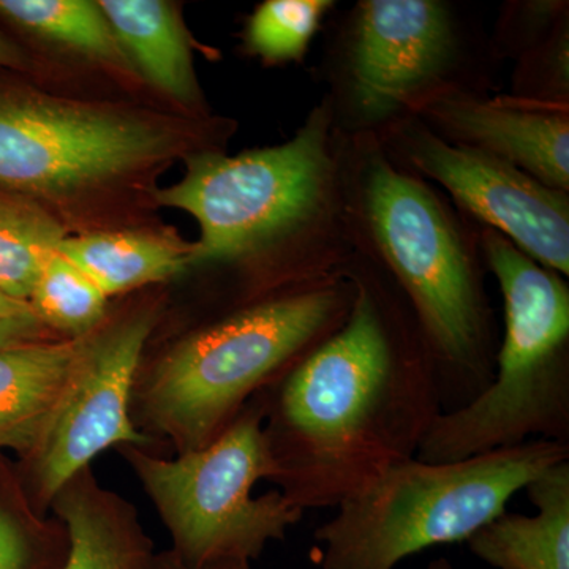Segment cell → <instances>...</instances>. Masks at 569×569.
Returning <instances> with one entry per match:
<instances>
[{
	"label": "cell",
	"instance_id": "26",
	"mask_svg": "<svg viewBox=\"0 0 569 569\" xmlns=\"http://www.w3.org/2000/svg\"><path fill=\"white\" fill-rule=\"evenodd\" d=\"M32 309L29 302L18 301L10 298L9 295L0 291V320H9V318L26 316L31 313Z\"/></svg>",
	"mask_w": 569,
	"mask_h": 569
},
{
	"label": "cell",
	"instance_id": "15",
	"mask_svg": "<svg viewBox=\"0 0 569 569\" xmlns=\"http://www.w3.org/2000/svg\"><path fill=\"white\" fill-rule=\"evenodd\" d=\"M80 343L81 339H44L0 350V448L32 451Z\"/></svg>",
	"mask_w": 569,
	"mask_h": 569
},
{
	"label": "cell",
	"instance_id": "10",
	"mask_svg": "<svg viewBox=\"0 0 569 569\" xmlns=\"http://www.w3.org/2000/svg\"><path fill=\"white\" fill-rule=\"evenodd\" d=\"M449 9L436 0H365L348 37V102L365 127L399 121L429 93L445 88L458 52Z\"/></svg>",
	"mask_w": 569,
	"mask_h": 569
},
{
	"label": "cell",
	"instance_id": "17",
	"mask_svg": "<svg viewBox=\"0 0 569 569\" xmlns=\"http://www.w3.org/2000/svg\"><path fill=\"white\" fill-rule=\"evenodd\" d=\"M58 250L108 298L163 282L189 266V249H176L170 242L148 234L93 233L66 238Z\"/></svg>",
	"mask_w": 569,
	"mask_h": 569
},
{
	"label": "cell",
	"instance_id": "14",
	"mask_svg": "<svg viewBox=\"0 0 569 569\" xmlns=\"http://www.w3.org/2000/svg\"><path fill=\"white\" fill-rule=\"evenodd\" d=\"M537 512L505 511L467 539L475 557L496 569H569V460L526 486Z\"/></svg>",
	"mask_w": 569,
	"mask_h": 569
},
{
	"label": "cell",
	"instance_id": "11",
	"mask_svg": "<svg viewBox=\"0 0 569 569\" xmlns=\"http://www.w3.org/2000/svg\"><path fill=\"white\" fill-rule=\"evenodd\" d=\"M395 142L418 173L440 183L490 230L550 271L569 274L568 193L489 153L452 144L421 122L400 126Z\"/></svg>",
	"mask_w": 569,
	"mask_h": 569
},
{
	"label": "cell",
	"instance_id": "13",
	"mask_svg": "<svg viewBox=\"0 0 569 569\" xmlns=\"http://www.w3.org/2000/svg\"><path fill=\"white\" fill-rule=\"evenodd\" d=\"M51 508L67 537L59 569H151L156 553L132 505L100 488L91 468L74 475Z\"/></svg>",
	"mask_w": 569,
	"mask_h": 569
},
{
	"label": "cell",
	"instance_id": "3",
	"mask_svg": "<svg viewBox=\"0 0 569 569\" xmlns=\"http://www.w3.org/2000/svg\"><path fill=\"white\" fill-rule=\"evenodd\" d=\"M365 159L362 227L417 320L436 365L443 411L456 410L489 387L500 343L481 269L429 187L381 153Z\"/></svg>",
	"mask_w": 569,
	"mask_h": 569
},
{
	"label": "cell",
	"instance_id": "18",
	"mask_svg": "<svg viewBox=\"0 0 569 569\" xmlns=\"http://www.w3.org/2000/svg\"><path fill=\"white\" fill-rule=\"evenodd\" d=\"M0 18L70 50L118 67H132L99 2L0 0Z\"/></svg>",
	"mask_w": 569,
	"mask_h": 569
},
{
	"label": "cell",
	"instance_id": "21",
	"mask_svg": "<svg viewBox=\"0 0 569 569\" xmlns=\"http://www.w3.org/2000/svg\"><path fill=\"white\" fill-rule=\"evenodd\" d=\"M332 7L331 0H268L247 24V48L269 63L299 61Z\"/></svg>",
	"mask_w": 569,
	"mask_h": 569
},
{
	"label": "cell",
	"instance_id": "4",
	"mask_svg": "<svg viewBox=\"0 0 569 569\" xmlns=\"http://www.w3.org/2000/svg\"><path fill=\"white\" fill-rule=\"evenodd\" d=\"M481 247L503 296V339L489 387L427 430L417 452L425 462H455L531 440L569 443L568 283L490 228Z\"/></svg>",
	"mask_w": 569,
	"mask_h": 569
},
{
	"label": "cell",
	"instance_id": "9",
	"mask_svg": "<svg viewBox=\"0 0 569 569\" xmlns=\"http://www.w3.org/2000/svg\"><path fill=\"white\" fill-rule=\"evenodd\" d=\"M153 326L156 312L141 309L81 337L61 397L28 455L40 507H51L59 490L108 448L151 443L134 427L130 406Z\"/></svg>",
	"mask_w": 569,
	"mask_h": 569
},
{
	"label": "cell",
	"instance_id": "27",
	"mask_svg": "<svg viewBox=\"0 0 569 569\" xmlns=\"http://www.w3.org/2000/svg\"><path fill=\"white\" fill-rule=\"evenodd\" d=\"M426 569H456L455 565L451 563L448 559H445V557H440V559H436L430 561L429 565H427Z\"/></svg>",
	"mask_w": 569,
	"mask_h": 569
},
{
	"label": "cell",
	"instance_id": "12",
	"mask_svg": "<svg viewBox=\"0 0 569 569\" xmlns=\"http://www.w3.org/2000/svg\"><path fill=\"white\" fill-rule=\"evenodd\" d=\"M410 112L443 140L489 153L568 193L567 103L527 97L481 99L445 86L415 103Z\"/></svg>",
	"mask_w": 569,
	"mask_h": 569
},
{
	"label": "cell",
	"instance_id": "24",
	"mask_svg": "<svg viewBox=\"0 0 569 569\" xmlns=\"http://www.w3.org/2000/svg\"><path fill=\"white\" fill-rule=\"evenodd\" d=\"M151 569H250V563L246 561H222V563L206 565L201 568H192L182 563L173 552L156 556Z\"/></svg>",
	"mask_w": 569,
	"mask_h": 569
},
{
	"label": "cell",
	"instance_id": "2",
	"mask_svg": "<svg viewBox=\"0 0 569 569\" xmlns=\"http://www.w3.org/2000/svg\"><path fill=\"white\" fill-rule=\"evenodd\" d=\"M355 284L340 269L238 307L183 337L134 383L142 421L182 452L220 436L350 313Z\"/></svg>",
	"mask_w": 569,
	"mask_h": 569
},
{
	"label": "cell",
	"instance_id": "1",
	"mask_svg": "<svg viewBox=\"0 0 569 569\" xmlns=\"http://www.w3.org/2000/svg\"><path fill=\"white\" fill-rule=\"evenodd\" d=\"M342 269L355 284L347 320L258 392L271 482L302 511L337 508L417 458L443 413L436 365L403 296L387 274Z\"/></svg>",
	"mask_w": 569,
	"mask_h": 569
},
{
	"label": "cell",
	"instance_id": "8",
	"mask_svg": "<svg viewBox=\"0 0 569 569\" xmlns=\"http://www.w3.org/2000/svg\"><path fill=\"white\" fill-rule=\"evenodd\" d=\"M162 123L91 104L0 89V190L69 198L164 159Z\"/></svg>",
	"mask_w": 569,
	"mask_h": 569
},
{
	"label": "cell",
	"instance_id": "25",
	"mask_svg": "<svg viewBox=\"0 0 569 569\" xmlns=\"http://www.w3.org/2000/svg\"><path fill=\"white\" fill-rule=\"evenodd\" d=\"M26 66H28V56L24 51L0 32V67L24 69Z\"/></svg>",
	"mask_w": 569,
	"mask_h": 569
},
{
	"label": "cell",
	"instance_id": "23",
	"mask_svg": "<svg viewBox=\"0 0 569 569\" xmlns=\"http://www.w3.org/2000/svg\"><path fill=\"white\" fill-rule=\"evenodd\" d=\"M50 329L44 328L36 313L0 320V350L20 343L36 342V340L50 339L47 337Z\"/></svg>",
	"mask_w": 569,
	"mask_h": 569
},
{
	"label": "cell",
	"instance_id": "7",
	"mask_svg": "<svg viewBox=\"0 0 569 569\" xmlns=\"http://www.w3.org/2000/svg\"><path fill=\"white\" fill-rule=\"evenodd\" d=\"M254 396L211 443L176 459L121 447L142 488L173 537V553L192 568L222 561L250 563L271 541H283L305 511L280 490L253 497V486L276 477Z\"/></svg>",
	"mask_w": 569,
	"mask_h": 569
},
{
	"label": "cell",
	"instance_id": "22",
	"mask_svg": "<svg viewBox=\"0 0 569 569\" xmlns=\"http://www.w3.org/2000/svg\"><path fill=\"white\" fill-rule=\"evenodd\" d=\"M66 556V531L31 526L0 507V569H59Z\"/></svg>",
	"mask_w": 569,
	"mask_h": 569
},
{
	"label": "cell",
	"instance_id": "20",
	"mask_svg": "<svg viewBox=\"0 0 569 569\" xmlns=\"http://www.w3.org/2000/svg\"><path fill=\"white\" fill-rule=\"evenodd\" d=\"M29 306L44 328L81 339L102 326L108 296L58 250L41 269Z\"/></svg>",
	"mask_w": 569,
	"mask_h": 569
},
{
	"label": "cell",
	"instance_id": "16",
	"mask_svg": "<svg viewBox=\"0 0 569 569\" xmlns=\"http://www.w3.org/2000/svg\"><path fill=\"white\" fill-rule=\"evenodd\" d=\"M119 43L146 78L179 102L198 96L192 54L178 11L162 0L99 2Z\"/></svg>",
	"mask_w": 569,
	"mask_h": 569
},
{
	"label": "cell",
	"instance_id": "19",
	"mask_svg": "<svg viewBox=\"0 0 569 569\" xmlns=\"http://www.w3.org/2000/svg\"><path fill=\"white\" fill-rule=\"evenodd\" d=\"M66 238L51 213L0 190V291L29 302L41 269Z\"/></svg>",
	"mask_w": 569,
	"mask_h": 569
},
{
	"label": "cell",
	"instance_id": "6",
	"mask_svg": "<svg viewBox=\"0 0 569 569\" xmlns=\"http://www.w3.org/2000/svg\"><path fill=\"white\" fill-rule=\"evenodd\" d=\"M332 116L318 107L290 141L227 157L201 152L186 176L156 193L200 224L187 263H238L306 231L336 228L337 170Z\"/></svg>",
	"mask_w": 569,
	"mask_h": 569
},
{
	"label": "cell",
	"instance_id": "5",
	"mask_svg": "<svg viewBox=\"0 0 569 569\" xmlns=\"http://www.w3.org/2000/svg\"><path fill=\"white\" fill-rule=\"evenodd\" d=\"M565 460L569 443L548 440L455 462L403 460L318 527L313 560L320 569H395L432 546L467 541L531 479Z\"/></svg>",
	"mask_w": 569,
	"mask_h": 569
}]
</instances>
